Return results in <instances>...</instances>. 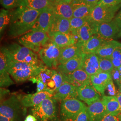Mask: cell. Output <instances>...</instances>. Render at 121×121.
Here are the masks:
<instances>
[{"mask_svg":"<svg viewBox=\"0 0 121 121\" xmlns=\"http://www.w3.org/2000/svg\"><path fill=\"white\" fill-rule=\"evenodd\" d=\"M0 4L7 10L15 9L19 7V0H0Z\"/></svg>","mask_w":121,"mask_h":121,"instance_id":"36","label":"cell"},{"mask_svg":"<svg viewBox=\"0 0 121 121\" xmlns=\"http://www.w3.org/2000/svg\"><path fill=\"white\" fill-rule=\"evenodd\" d=\"M121 7V4L110 7L97 4L87 18L88 21L95 26L110 22L113 19L117 11Z\"/></svg>","mask_w":121,"mask_h":121,"instance_id":"6","label":"cell"},{"mask_svg":"<svg viewBox=\"0 0 121 121\" xmlns=\"http://www.w3.org/2000/svg\"><path fill=\"white\" fill-rule=\"evenodd\" d=\"M112 79L118 86L121 85V73L117 68H114L111 72Z\"/></svg>","mask_w":121,"mask_h":121,"instance_id":"39","label":"cell"},{"mask_svg":"<svg viewBox=\"0 0 121 121\" xmlns=\"http://www.w3.org/2000/svg\"><path fill=\"white\" fill-rule=\"evenodd\" d=\"M90 76L101 71L99 68V57L95 53H83L82 68Z\"/></svg>","mask_w":121,"mask_h":121,"instance_id":"16","label":"cell"},{"mask_svg":"<svg viewBox=\"0 0 121 121\" xmlns=\"http://www.w3.org/2000/svg\"><path fill=\"white\" fill-rule=\"evenodd\" d=\"M105 41L99 35H93L81 48V51L84 54L95 53Z\"/></svg>","mask_w":121,"mask_h":121,"instance_id":"26","label":"cell"},{"mask_svg":"<svg viewBox=\"0 0 121 121\" xmlns=\"http://www.w3.org/2000/svg\"><path fill=\"white\" fill-rule=\"evenodd\" d=\"M95 34V26L89 21L79 29L77 35V44L80 48L86 43L93 35Z\"/></svg>","mask_w":121,"mask_h":121,"instance_id":"23","label":"cell"},{"mask_svg":"<svg viewBox=\"0 0 121 121\" xmlns=\"http://www.w3.org/2000/svg\"><path fill=\"white\" fill-rule=\"evenodd\" d=\"M48 0L50 1V2H52V3H54V2H55V1H56V0Z\"/></svg>","mask_w":121,"mask_h":121,"instance_id":"51","label":"cell"},{"mask_svg":"<svg viewBox=\"0 0 121 121\" xmlns=\"http://www.w3.org/2000/svg\"><path fill=\"white\" fill-rule=\"evenodd\" d=\"M96 5H80L73 7V17L79 18L88 17Z\"/></svg>","mask_w":121,"mask_h":121,"instance_id":"30","label":"cell"},{"mask_svg":"<svg viewBox=\"0 0 121 121\" xmlns=\"http://www.w3.org/2000/svg\"><path fill=\"white\" fill-rule=\"evenodd\" d=\"M99 68L101 71L111 73L114 67L110 59L99 57Z\"/></svg>","mask_w":121,"mask_h":121,"instance_id":"33","label":"cell"},{"mask_svg":"<svg viewBox=\"0 0 121 121\" xmlns=\"http://www.w3.org/2000/svg\"><path fill=\"white\" fill-rule=\"evenodd\" d=\"M78 86L64 81L52 98L57 101H62L70 98H78Z\"/></svg>","mask_w":121,"mask_h":121,"instance_id":"17","label":"cell"},{"mask_svg":"<svg viewBox=\"0 0 121 121\" xmlns=\"http://www.w3.org/2000/svg\"><path fill=\"white\" fill-rule=\"evenodd\" d=\"M87 108V107L84 108L74 121H89Z\"/></svg>","mask_w":121,"mask_h":121,"instance_id":"42","label":"cell"},{"mask_svg":"<svg viewBox=\"0 0 121 121\" xmlns=\"http://www.w3.org/2000/svg\"><path fill=\"white\" fill-rule=\"evenodd\" d=\"M87 110L89 121H101L107 115L105 106L101 99L89 105Z\"/></svg>","mask_w":121,"mask_h":121,"instance_id":"19","label":"cell"},{"mask_svg":"<svg viewBox=\"0 0 121 121\" xmlns=\"http://www.w3.org/2000/svg\"><path fill=\"white\" fill-rule=\"evenodd\" d=\"M7 57L3 52H0V86L7 87L13 85V81L6 69Z\"/></svg>","mask_w":121,"mask_h":121,"instance_id":"25","label":"cell"},{"mask_svg":"<svg viewBox=\"0 0 121 121\" xmlns=\"http://www.w3.org/2000/svg\"><path fill=\"white\" fill-rule=\"evenodd\" d=\"M62 74L64 82H69L78 87L91 83L90 76L82 69H79L71 73Z\"/></svg>","mask_w":121,"mask_h":121,"instance_id":"13","label":"cell"},{"mask_svg":"<svg viewBox=\"0 0 121 121\" xmlns=\"http://www.w3.org/2000/svg\"><path fill=\"white\" fill-rule=\"evenodd\" d=\"M57 100L52 97L44 99L31 109V113L37 121H59Z\"/></svg>","mask_w":121,"mask_h":121,"instance_id":"3","label":"cell"},{"mask_svg":"<svg viewBox=\"0 0 121 121\" xmlns=\"http://www.w3.org/2000/svg\"><path fill=\"white\" fill-rule=\"evenodd\" d=\"M86 105L77 98H70L61 101L59 118L60 121H74Z\"/></svg>","mask_w":121,"mask_h":121,"instance_id":"4","label":"cell"},{"mask_svg":"<svg viewBox=\"0 0 121 121\" xmlns=\"http://www.w3.org/2000/svg\"><path fill=\"white\" fill-rule=\"evenodd\" d=\"M50 40L59 48H65L77 43V37L70 32L69 33H55L48 35Z\"/></svg>","mask_w":121,"mask_h":121,"instance_id":"18","label":"cell"},{"mask_svg":"<svg viewBox=\"0 0 121 121\" xmlns=\"http://www.w3.org/2000/svg\"><path fill=\"white\" fill-rule=\"evenodd\" d=\"M54 16L70 20L73 17V7L71 3L54 2L51 6Z\"/></svg>","mask_w":121,"mask_h":121,"instance_id":"21","label":"cell"},{"mask_svg":"<svg viewBox=\"0 0 121 121\" xmlns=\"http://www.w3.org/2000/svg\"><path fill=\"white\" fill-rule=\"evenodd\" d=\"M101 100L104 103L107 115L117 116L121 112V109L117 96L103 95Z\"/></svg>","mask_w":121,"mask_h":121,"instance_id":"24","label":"cell"},{"mask_svg":"<svg viewBox=\"0 0 121 121\" xmlns=\"http://www.w3.org/2000/svg\"><path fill=\"white\" fill-rule=\"evenodd\" d=\"M121 4L120 0H99L97 4L107 7L115 6Z\"/></svg>","mask_w":121,"mask_h":121,"instance_id":"40","label":"cell"},{"mask_svg":"<svg viewBox=\"0 0 121 121\" xmlns=\"http://www.w3.org/2000/svg\"><path fill=\"white\" fill-rule=\"evenodd\" d=\"M106 90L108 91V95L111 96H114L117 95V92L116 90L115 86H114V84L113 82V79L111 80L108 84L107 87H106Z\"/></svg>","mask_w":121,"mask_h":121,"instance_id":"41","label":"cell"},{"mask_svg":"<svg viewBox=\"0 0 121 121\" xmlns=\"http://www.w3.org/2000/svg\"><path fill=\"white\" fill-rule=\"evenodd\" d=\"M120 43L115 40L106 41L96 51L95 54L99 57L110 59L116 48Z\"/></svg>","mask_w":121,"mask_h":121,"instance_id":"29","label":"cell"},{"mask_svg":"<svg viewBox=\"0 0 121 121\" xmlns=\"http://www.w3.org/2000/svg\"><path fill=\"white\" fill-rule=\"evenodd\" d=\"M118 69H119V71L121 73V65L118 67V68H117Z\"/></svg>","mask_w":121,"mask_h":121,"instance_id":"52","label":"cell"},{"mask_svg":"<svg viewBox=\"0 0 121 121\" xmlns=\"http://www.w3.org/2000/svg\"><path fill=\"white\" fill-rule=\"evenodd\" d=\"M99 0H73L71 4L73 7L80 5L97 4Z\"/></svg>","mask_w":121,"mask_h":121,"instance_id":"38","label":"cell"},{"mask_svg":"<svg viewBox=\"0 0 121 121\" xmlns=\"http://www.w3.org/2000/svg\"><path fill=\"white\" fill-rule=\"evenodd\" d=\"M118 91L121 93V85L118 87Z\"/></svg>","mask_w":121,"mask_h":121,"instance_id":"50","label":"cell"},{"mask_svg":"<svg viewBox=\"0 0 121 121\" xmlns=\"http://www.w3.org/2000/svg\"><path fill=\"white\" fill-rule=\"evenodd\" d=\"M83 53L73 57L63 63L58 65L57 71L62 74H68L82 68Z\"/></svg>","mask_w":121,"mask_h":121,"instance_id":"20","label":"cell"},{"mask_svg":"<svg viewBox=\"0 0 121 121\" xmlns=\"http://www.w3.org/2000/svg\"><path fill=\"white\" fill-rule=\"evenodd\" d=\"M52 3L48 0H19V7L42 11L44 9L50 8Z\"/></svg>","mask_w":121,"mask_h":121,"instance_id":"28","label":"cell"},{"mask_svg":"<svg viewBox=\"0 0 121 121\" xmlns=\"http://www.w3.org/2000/svg\"><path fill=\"white\" fill-rule=\"evenodd\" d=\"M82 53L81 48L77 43L61 48L58 65L64 63Z\"/></svg>","mask_w":121,"mask_h":121,"instance_id":"27","label":"cell"},{"mask_svg":"<svg viewBox=\"0 0 121 121\" xmlns=\"http://www.w3.org/2000/svg\"><path fill=\"white\" fill-rule=\"evenodd\" d=\"M9 92V91L5 89L3 87H0V101H2L4 98V96L6 95H7Z\"/></svg>","mask_w":121,"mask_h":121,"instance_id":"44","label":"cell"},{"mask_svg":"<svg viewBox=\"0 0 121 121\" xmlns=\"http://www.w3.org/2000/svg\"><path fill=\"white\" fill-rule=\"evenodd\" d=\"M24 121H37V119L32 114H29L26 116Z\"/></svg>","mask_w":121,"mask_h":121,"instance_id":"46","label":"cell"},{"mask_svg":"<svg viewBox=\"0 0 121 121\" xmlns=\"http://www.w3.org/2000/svg\"><path fill=\"white\" fill-rule=\"evenodd\" d=\"M47 67L32 65L25 62H15L7 58L6 69L17 82H23L37 76Z\"/></svg>","mask_w":121,"mask_h":121,"instance_id":"2","label":"cell"},{"mask_svg":"<svg viewBox=\"0 0 121 121\" xmlns=\"http://www.w3.org/2000/svg\"><path fill=\"white\" fill-rule=\"evenodd\" d=\"M120 2H121V0H120Z\"/></svg>","mask_w":121,"mask_h":121,"instance_id":"53","label":"cell"},{"mask_svg":"<svg viewBox=\"0 0 121 121\" xmlns=\"http://www.w3.org/2000/svg\"><path fill=\"white\" fill-rule=\"evenodd\" d=\"M41 11L21 6L14 9L10 12L8 36L15 38L30 31Z\"/></svg>","mask_w":121,"mask_h":121,"instance_id":"1","label":"cell"},{"mask_svg":"<svg viewBox=\"0 0 121 121\" xmlns=\"http://www.w3.org/2000/svg\"><path fill=\"white\" fill-rule=\"evenodd\" d=\"M34 83H36L37 85L36 92H39L42 91H47L46 85L42 81L39 80L35 76L31 78L29 80Z\"/></svg>","mask_w":121,"mask_h":121,"instance_id":"37","label":"cell"},{"mask_svg":"<svg viewBox=\"0 0 121 121\" xmlns=\"http://www.w3.org/2000/svg\"><path fill=\"white\" fill-rule=\"evenodd\" d=\"M101 121H119V119L116 116L107 115Z\"/></svg>","mask_w":121,"mask_h":121,"instance_id":"43","label":"cell"},{"mask_svg":"<svg viewBox=\"0 0 121 121\" xmlns=\"http://www.w3.org/2000/svg\"><path fill=\"white\" fill-rule=\"evenodd\" d=\"M55 71L54 69H48L46 68L36 76V77L46 85L47 83L51 80Z\"/></svg>","mask_w":121,"mask_h":121,"instance_id":"34","label":"cell"},{"mask_svg":"<svg viewBox=\"0 0 121 121\" xmlns=\"http://www.w3.org/2000/svg\"><path fill=\"white\" fill-rule=\"evenodd\" d=\"M77 91L78 99L84 101L88 106L100 99V94L91 83L78 86Z\"/></svg>","mask_w":121,"mask_h":121,"instance_id":"11","label":"cell"},{"mask_svg":"<svg viewBox=\"0 0 121 121\" xmlns=\"http://www.w3.org/2000/svg\"><path fill=\"white\" fill-rule=\"evenodd\" d=\"M95 34L105 41L114 40L121 37V24L114 18L108 22L95 26Z\"/></svg>","mask_w":121,"mask_h":121,"instance_id":"9","label":"cell"},{"mask_svg":"<svg viewBox=\"0 0 121 121\" xmlns=\"http://www.w3.org/2000/svg\"><path fill=\"white\" fill-rule=\"evenodd\" d=\"M0 121H13L8 118L3 116L2 115H0Z\"/></svg>","mask_w":121,"mask_h":121,"instance_id":"48","label":"cell"},{"mask_svg":"<svg viewBox=\"0 0 121 121\" xmlns=\"http://www.w3.org/2000/svg\"><path fill=\"white\" fill-rule=\"evenodd\" d=\"M91 77V83L100 94L104 95L109 82L112 80L111 73L100 71Z\"/></svg>","mask_w":121,"mask_h":121,"instance_id":"15","label":"cell"},{"mask_svg":"<svg viewBox=\"0 0 121 121\" xmlns=\"http://www.w3.org/2000/svg\"><path fill=\"white\" fill-rule=\"evenodd\" d=\"M114 68H118L121 65V43L118 46L110 57Z\"/></svg>","mask_w":121,"mask_h":121,"instance_id":"35","label":"cell"},{"mask_svg":"<svg viewBox=\"0 0 121 121\" xmlns=\"http://www.w3.org/2000/svg\"><path fill=\"white\" fill-rule=\"evenodd\" d=\"M11 20V14L9 10L1 9L0 12V33L3 34L5 29L9 25Z\"/></svg>","mask_w":121,"mask_h":121,"instance_id":"32","label":"cell"},{"mask_svg":"<svg viewBox=\"0 0 121 121\" xmlns=\"http://www.w3.org/2000/svg\"><path fill=\"white\" fill-rule=\"evenodd\" d=\"M73 0H56L55 1L58 2H64L67 3H71Z\"/></svg>","mask_w":121,"mask_h":121,"instance_id":"49","label":"cell"},{"mask_svg":"<svg viewBox=\"0 0 121 121\" xmlns=\"http://www.w3.org/2000/svg\"><path fill=\"white\" fill-rule=\"evenodd\" d=\"M114 18L121 24V9L119 12V13L117 14V15L114 17Z\"/></svg>","mask_w":121,"mask_h":121,"instance_id":"47","label":"cell"},{"mask_svg":"<svg viewBox=\"0 0 121 121\" xmlns=\"http://www.w3.org/2000/svg\"><path fill=\"white\" fill-rule=\"evenodd\" d=\"M50 39L47 33L41 31H33L27 32L18 39V43L33 52H39L42 47Z\"/></svg>","mask_w":121,"mask_h":121,"instance_id":"5","label":"cell"},{"mask_svg":"<svg viewBox=\"0 0 121 121\" xmlns=\"http://www.w3.org/2000/svg\"><path fill=\"white\" fill-rule=\"evenodd\" d=\"M61 48L51 41L50 39L39 51V55L48 68H57L60 55Z\"/></svg>","mask_w":121,"mask_h":121,"instance_id":"8","label":"cell"},{"mask_svg":"<svg viewBox=\"0 0 121 121\" xmlns=\"http://www.w3.org/2000/svg\"><path fill=\"white\" fill-rule=\"evenodd\" d=\"M70 32L69 20L54 16L48 32V35L55 33H69Z\"/></svg>","mask_w":121,"mask_h":121,"instance_id":"22","label":"cell"},{"mask_svg":"<svg viewBox=\"0 0 121 121\" xmlns=\"http://www.w3.org/2000/svg\"><path fill=\"white\" fill-rule=\"evenodd\" d=\"M53 16L51 7L42 10L31 30L41 31L48 33Z\"/></svg>","mask_w":121,"mask_h":121,"instance_id":"12","label":"cell"},{"mask_svg":"<svg viewBox=\"0 0 121 121\" xmlns=\"http://www.w3.org/2000/svg\"><path fill=\"white\" fill-rule=\"evenodd\" d=\"M87 18L73 17L70 19V33L77 37L78 31L87 22Z\"/></svg>","mask_w":121,"mask_h":121,"instance_id":"31","label":"cell"},{"mask_svg":"<svg viewBox=\"0 0 121 121\" xmlns=\"http://www.w3.org/2000/svg\"><path fill=\"white\" fill-rule=\"evenodd\" d=\"M22 106L20 98L14 95H11L0 101V115L13 121H19Z\"/></svg>","mask_w":121,"mask_h":121,"instance_id":"7","label":"cell"},{"mask_svg":"<svg viewBox=\"0 0 121 121\" xmlns=\"http://www.w3.org/2000/svg\"><path fill=\"white\" fill-rule=\"evenodd\" d=\"M116 96H117V99L118 100L119 105H120V109H121V112L117 117H118V118L119 119V121H121V93L118 91Z\"/></svg>","mask_w":121,"mask_h":121,"instance_id":"45","label":"cell"},{"mask_svg":"<svg viewBox=\"0 0 121 121\" xmlns=\"http://www.w3.org/2000/svg\"><path fill=\"white\" fill-rule=\"evenodd\" d=\"M7 59L15 62H25L26 59L35 52L30 49L17 43H13L0 48Z\"/></svg>","mask_w":121,"mask_h":121,"instance_id":"10","label":"cell"},{"mask_svg":"<svg viewBox=\"0 0 121 121\" xmlns=\"http://www.w3.org/2000/svg\"><path fill=\"white\" fill-rule=\"evenodd\" d=\"M53 95L48 91L35 92L24 95L20 98V101L23 107H33L40 104L44 99L52 98Z\"/></svg>","mask_w":121,"mask_h":121,"instance_id":"14","label":"cell"}]
</instances>
